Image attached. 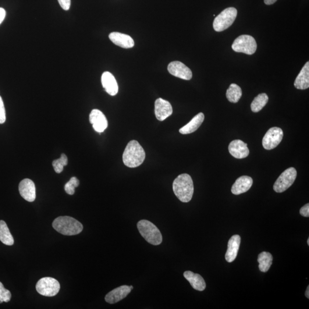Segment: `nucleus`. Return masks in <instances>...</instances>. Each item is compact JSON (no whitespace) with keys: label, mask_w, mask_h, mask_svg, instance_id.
Returning <instances> with one entry per match:
<instances>
[{"label":"nucleus","mask_w":309,"mask_h":309,"mask_svg":"<svg viewBox=\"0 0 309 309\" xmlns=\"http://www.w3.org/2000/svg\"><path fill=\"white\" fill-rule=\"evenodd\" d=\"M172 189L174 194L181 202L187 203L192 200L194 194L193 179L189 174H180L174 180Z\"/></svg>","instance_id":"nucleus-1"},{"label":"nucleus","mask_w":309,"mask_h":309,"mask_svg":"<svg viewBox=\"0 0 309 309\" xmlns=\"http://www.w3.org/2000/svg\"><path fill=\"white\" fill-rule=\"evenodd\" d=\"M145 158L144 149L137 140L130 141L123 154L124 164L130 168H136L140 166Z\"/></svg>","instance_id":"nucleus-2"},{"label":"nucleus","mask_w":309,"mask_h":309,"mask_svg":"<svg viewBox=\"0 0 309 309\" xmlns=\"http://www.w3.org/2000/svg\"><path fill=\"white\" fill-rule=\"evenodd\" d=\"M52 226L57 232L65 236H75L83 230V226L70 216H60L54 220Z\"/></svg>","instance_id":"nucleus-3"},{"label":"nucleus","mask_w":309,"mask_h":309,"mask_svg":"<svg viewBox=\"0 0 309 309\" xmlns=\"http://www.w3.org/2000/svg\"><path fill=\"white\" fill-rule=\"evenodd\" d=\"M137 227L141 236L148 243L155 246L161 244L163 240L162 234L153 223L147 220H141L137 223Z\"/></svg>","instance_id":"nucleus-4"},{"label":"nucleus","mask_w":309,"mask_h":309,"mask_svg":"<svg viewBox=\"0 0 309 309\" xmlns=\"http://www.w3.org/2000/svg\"><path fill=\"white\" fill-rule=\"evenodd\" d=\"M237 10L233 7L227 8L219 14L213 23V27L216 32H222L232 26L237 16Z\"/></svg>","instance_id":"nucleus-5"},{"label":"nucleus","mask_w":309,"mask_h":309,"mask_svg":"<svg viewBox=\"0 0 309 309\" xmlns=\"http://www.w3.org/2000/svg\"><path fill=\"white\" fill-rule=\"evenodd\" d=\"M257 44L254 38L250 35H241L237 38L232 45L233 51L248 55L256 52Z\"/></svg>","instance_id":"nucleus-6"},{"label":"nucleus","mask_w":309,"mask_h":309,"mask_svg":"<svg viewBox=\"0 0 309 309\" xmlns=\"http://www.w3.org/2000/svg\"><path fill=\"white\" fill-rule=\"evenodd\" d=\"M37 292L45 297H54L60 289L59 282L51 277H44L38 280L35 286Z\"/></svg>","instance_id":"nucleus-7"},{"label":"nucleus","mask_w":309,"mask_h":309,"mask_svg":"<svg viewBox=\"0 0 309 309\" xmlns=\"http://www.w3.org/2000/svg\"><path fill=\"white\" fill-rule=\"evenodd\" d=\"M297 172L296 169H287L281 173L273 186V189L276 193H281L292 186L296 180Z\"/></svg>","instance_id":"nucleus-8"},{"label":"nucleus","mask_w":309,"mask_h":309,"mask_svg":"<svg viewBox=\"0 0 309 309\" xmlns=\"http://www.w3.org/2000/svg\"><path fill=\"white\" fill-rule=\"evenodd\" d=\"M283 137V131L279 127L270 129L262 139L263 147L267 150L276 148L281 142Z\"/></svg>","instance_id":"nucleus-9"},{"label":"nucleus","mask_w":309,"mask_h":309,"mask_svg":"<svg viewBox=\"0 0 309 309\" xmlns=\"http://www.w3.org/2000/svg\"><path fill=\"white\" fill-rule=\"evenodd\" d=\"M168 70L172 75L183 80H190L193 77V73L189 67L178 61L170 63Z\"/></svg>","instance_id":"nucleus-10"},{"label":"nucleus","mask_w":309,"mask_h":309,"mask_svg":"<svg viewBox=\"0 0 309 309\" xmlns=\"http://www.w3.org/2000/svg\"><path fill=\"white\" fill-rule=\"evenodd\" d=\"M133 289V286L123 285L113 289L106 295L105 300L110 304H114L125 298Z\"/></svg>","instance_id":"nucleus-11"},{"label":"nucleus","mask_w":309,"mask_h":309,"mask_svg":"<svg viewBox=\"0 0 309 309\" xmlns=\"http://www.w3.org/2000/svg\"><path fill=\"white\" fill-rule=\"evenodd\" d=\"M172 105L168 101L159 98L155 103V113L156 118L159 121L165 120L172 115Z\"/></svg>","instance_id":"nucleus-12"},{"label":"nucleus","mask_w":309,"mask_h":309,"mask_svg":"<svg viewBox=\"0 0 309 309\" xmlns=\"http://www.w3.org/2000/svg\"><path fill=\"white\" fill-rule=\"evenodd\" d=\"M90 122L93 126L94 129L97 132H104L108 127V121L105 116L100 110H92L90 115Z\"/></svg>","instance_id":"nucleus-13"},{"label":"nucleus","mask_w":309,"mask_h":309,"mask_svg":"<svg viewBox=\"0 0 309 309\" xmlns=\"http://www.w3.org/2000/svg\"><path fill=\"white\" fill-rule=\"evenodd\" d=\"M19 193L25 200L33 202L35 200V187L33 180L25 179L19 184Z\"/></svg>","instance_id":"nucleus-14"},{"label":"nucleus","mask_w":309,"mask_h":309,"mask_svg":"<svg viewBox=\"0 0 309 309\" xmlns=\"http://www.w3.org/2000/svg\"><path fill=\"white\" fill-rule=\"evenodd\" d=\"M229 151L234 158L239 159L246 158L249 155L247 144L240 140L231 142L229 145Z\"/></svg>","instance_id":"nucleus-15"},{"label":"nucleus","mask_w":309,"mask_h":309,"mask_svg":"<svg viewBox=\"0 0 309 309\" xmlns=\"http://www.w3.org/2000/svg\"><path fill=\"white\" fill-rule=\"evenodd\" d=\"M102 83L103 88L107 93L111 96H115L118 93L119 87L118 83L111 73L105 72L102 76Z\"/></svg>","instance_id":"nucleus-16"},{"label":"nucleus","mask_w":309,"mask_h":309,"mask_svg":"<svg viewBox=\"0 0 309 309\" xmlns=\"http://www.w3.org/2000/svg\"><path fill=\"white\" fill-rule=\"evenodd\" d=\"M253 180L251 177L242 176L238 178L232 188V193L234 195H240L246 193L250 189L253 185Z\"/></svg>","instance_id":"nucleus-17"},{"label":"nucleus","mask_w":309,"mask_h":309,"mask_svg":"<svg viewBox=\"0 0 309 309\" xmlns=\"http://www.w3.org/2000/svg\"><path fill=\"white\" fill-rule=\"evenodd\" d=\"M109 38L113 44L123 48H131L135 45L133 38L129 35L119 33H112L109 34Z\"/></svg>","instance_id":"nucleus-18"},{"label":"nucleus","mask_w":309,"mask_h":309,"mask_svg":"<svg viewBox=\"0 0 309 309\" xmlns=\"http://www.w3.org/2000/svg\"><path fill=\"white\" fill-rule=\"evenodd\" d=\"M241 239L239 235L233 236L228 242V247L225 255L227 262H233L236 259L240 249Z\"/></svg>","instance_id":"nucleus-19"},{"label":"nucleus","mask_w":309,"mask_h":309,"mask_svg":"<svg viewBox=\"0 0 309 309\" xmlns=\"http://www.w3.org/2000/svg\"><path fill=\"white\" fill-rule=\"evenodd\" d=\"M183 275L195 290L202 292L206 289V282L201 275L191 271H186L184 273Z\"/></svg>","instance_id":"nucleus-20"},{"label":"nucleus","mask_w":309,"mask_h":309,"mask_svg":"<svg viewBox=\"0 0 309 309\" xmlns=\"http://www.w3.org/2000/svg\"><path fill=\"white\" fill-rule=\"evenodd\" d=\"M294 86L298 90H307L309 87V62L305 64L294 82Z\"/></svg>","instance_id":"nucleus-21"},{"label":"nucleus","mask_w":309,"mask_h":309,"mask_svg":"<svg viewBox=\"0 0 309 309\" xmlns=\"http://www.w3.org/2000/svg\"><path fill=\"white\" fill-rule=\"evenodd\" d=\"M205 115L203 113H198L190 122L179 130V133L183 135L190 134L196 131L204 122Z\"/></svg>","instance_id":"nucleus-22"},{"label":"nucleus","mask_w":309,"mask_h":309,"mask_svg":"<svg viewBox=\"0 0 309 309\" xmlns=\"http://www.w3.org/2000/svg\"><path fill=\"white\" fill-rule=\"evenodd\" d=\"M273 257L269 252L264 251L258 255L259 271L263 273L268 272L273 264Z\"/></svg>","instance_id":"nucleus-23"},{"label":"nucleus","mask_w":309,"mask_h":309,"mask_svg":"<svg viewBox=\"0 0 309 309\" xmlns=\"http://www.w3.org/2000/svg\"><path fill=\"white\" fill-rule=\"evenodd\" d=\"M0 240L8 246H12L14 244L13 237L6 223L3 221H0Z\"/></svg>","instance_id":"nucleus-24"},{"label":"nucleus","mask_w":309,"mask_h":309,"mask_svg":"<svg viewBox=\"0 0 309 309\" xmlns=\"http://www.w3.org/2000/svg\"><path fill=\"white\" fill-rule=\"evenodd\" d=\"M241 95H242L241 89L236 84H231L226 92L227 100L233 103L239 102L241 97Z\"/></svg>","instance_id":"nucleus-25"},{"label":"nucleus","mask_w":309,"mask_h":309,"mask_svg":"<svg viewBox=\"0 0 309 309\" xmlns=\"http://www.w3.org/2000/svg\"><path fill=\"white\" fill-rule=\"evenodd\" d=\"M269 101V97L266 94H259L251 103V109L253 112H258L264 107Z\"/></svg>","instance_id":"nucleus-26"},{"label":"nucleus","mask_w":309,"mask_h":309,"mask_svg":"<svg viewBox=\"0 0 309 309\" xmlns=\"http://www.w3.org/2000/svg\"><path fill=\"white\" fill-rule=\"evenodd\" d=\"M68 164V158L65 154H62L60 158L58 159L55 160L52 162V166L54 168L56 173H61L64 170V168Z\"/></svg>","instance_id":"nucleus-27"},{"label":"nucleus","mask_w":309,"mask_h":309,"mask_svg":"<svg viewBox=\"0 0 309 309\" xmlns=\"http://www.w3.org/2000/svg\"><path fill=\"white\" fill-rule=\"evenodd\" d=\"M80 182L76 177H71L69 182L66 184L65 189L66 193L72 195L75 192V188L79 186Z\"/></svg>","instance_id":"nucleus-28"},{"label":"nucleus","mask_w":309,"mask_h":309,"mask_svg":"<svg viewBox=\"0 0 309 309\" xmlns=\"http://www.w3.org/2000/svg\"><path fill=\"white\" fill-rule=\"evenodd\" d=\"M11 293L9 290L6 289L3 284L0 282V304L3 303V302L8 303L11 299Z\"/></svg>","instance_id":"nucleus-29"},{"label":"nucleus","mask_w":309,"mask_h":309,"mask_svg":"<svg viewBox=\"0 0 309 309\" xmlns=\"http://www.w3.org/2000/svg\"><path fill=\"white\" fill-rule=\"evenodd\" d=\"M6 120V112L2 99L0 97V124L4 123Z\"/></svg>","instance_id":"nucleus-30"},{"label":"nucleus","mask_w":309,"mask_h":309,"mask_svg":"<svg viewBox=\"0 0 309 309\" xmlns=\"http://www.w3.org/2000/svg\"><path fill=\"white\" fill-rule=\"evenodd\" d=\"M59 4L65 10H69L70 7V0H58Z\"/></svg>","instance_id":"nucleus-31"},{"label":"nucleus","mask_w":309,"mask_h":309,"mask_svg":"<svg viewBox=\"0 0 309 309\" xmlns=\"http://www.w3.org/2000/svg\"><path fill=\"white\" fill-rule=\"evenodd\" d=\"M300 214L304 217H309V204H308L303 206L300 209Z\"/></svg>","instance_id":"nucleus-32"},{"label":"nucleus","mask_w":309,"mask_h":309,"mask_svg":"<svg viewBox=\"0 0 309 309\" xmlns=\"http://www.w3.org/2000/svg\"><path fill=\"white\" fill-rule=\"evenodd\" d=\"M6 16V12L4 9L0 8V24H1Z\"/></svg>","instance_id":"nucleus-33"},{"label":"nucleus","mask_w":309,"mask_h":309,"mask_svg":"<svg viewBox=\"0 0 309 309\" xmlns=\"http://www.w3.org/2000/svg\"><path fill=\"white\" fill-rule=\"evenodd\" d=\"M277 0H264V2L266 5H272L273 3H275Z\"/></svg>","instance_id":"nucleus-34"},{"label":"nucleus","mask_w":309,"mask_h":309,"mask_svg":"<svg viewBox=\"0 0 309 309\" xmlns=\"http://www.w3.org/2000/svg\"><path fill=\"white\" fill-rule=\"evenodd\" d=\"M305 296H306L308 299H309V286L307 287L306 292H305Z\"/></svg>","instance_id":"nucleus-35"},{"label":"nucleus","mask_w":309,"mask_h":309,"mask_svg":"<svg viewBox=\"0 0 309 309\" xmlns=\"http://www.w3.org/2000/svg\"><path fill=\"white\" fill-rule=\"evenodd\" d=\"M308 246H309V239H308Z\"/></svg>","instance_id":"nucleus-36"}]
</instances>
